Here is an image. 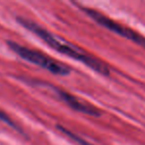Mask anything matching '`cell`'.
<instances>
[{
  "label": "cell",
  "mask_w": 145,
  "mask_h": 145,
  "mask_svg": "<svg viewBox=\"0 0 145 145\" xmlns=\"http://www.w3.org/2000/svg\"><path fill=\"white\" fill-rule=\"evenodd\" d=\"M0 121H2V122H4V123L8 124V125L11 126V127L14 128V129L21 131V130H20V128L18 127L17 124H16L15 122H14L13 120L11 119V117H10L9 115H7V114H6L5 112H4L3 110H1V109H0Z\"/></svg>",
  "instance_id": "cell-6"
},
{
  "label": "cell",
  "mask_w": 145,
  "mask_h": 145,
  "mask_svg": "<svg viewBox=\"0 0 145 145\" xmlns=\"http://www.w3.org/2000/svg\"><path fill=\"white\" fill-rule=\"evenodd\" d=\"M56 127H57L58 130H60L62 133H64L66 136H68L69 138H71V139L73 140V141L77 142L79 145H93L92 143H89L88 141H86V140H84L83 138H81L80 136L76 135L75 133H73V132H71L70 130L66 129L65 127H63V126L61 125H56Z\"/></svg>",
  "instance_id": "cell-5"
},
{
  "label": "cell",
  "mask_w": 145,
  "mask_h": 145,
  "mask_svg": "<svg viewBox=\"0 0 145 145\" xmlns=\"http://www.w3.org/2000/svg\"><path fill=\"white\" fill-rule=\"evenodd\" d=\"M17 21L19 22L24 28H26L27 30H29V31L33 32V33L36 34L37 36L40 37L46 44H48L50 47H52L54 50L57 51V52L61 53V54H63V55H66L69 58L74 59V60L83 63V64L86 65L87 67H89L90 69L94 70L95 72L101 73V75H110V69L105 63L101 62V61L98 60V59L90 56V55L83 52L82 50H80V49L77 48V47L72 46V45L69 44V43L57 38V37L54 36V34L48 32V30L42 28V26L37 24L36 22L32 21V20H29V19H26V18H23V17H18Z\"/></svg>",
  "instance_id": "cell-1"
},
{
  "label": "cell",
  "mask_w": 145,
  "mask_h": 145,
  "mask_svg": "<svg viewBox=\"0 0 145 145\" xmlns=\"http://www.w3.org/2000/svg\"><path fill=\"white\" fill-rule=\"evenodd\" d=\"M52 89H54L56 95H57L61 101H64L70 109L76 110L78 112H81V113L87 114V115H91V116L102 115L101 110L98 109L94 105H90L88 103H85L82 99H78L75 95H71V93H67V91H63V89H57V87H52Z\"/></svg>",
  "instance_id": "cell-4"
},
{
  "label": "cell",
  "mask_w": 145,
  "mask_h": 145,
  "mask_svg": "<svg viewBox=\"0 0 145 145\" xmlns=\"http://www.w3.org/2000/svg\"><path fill=\"white\" fill-rule=\"evenodd\" d=\"M7 44L9 48L17 55H19L22 59L30 63H33L37 66L42 67V69H46V71L54 73V75H67L70 73V69L67 66L50 58L48 55L42 54L40 51L29 49L27 47L22 46L18 43L14 42V41H7Z\"/></svg>",
  "instance_id": "cell-2"
},
{
  "label": "cell",
  "mask_w": 145,
  "mask_h": 145,
  "mask_svg": "<svg viewBox=\"0 0 145 145\" xmlns=\"http://www.w3.org/2000/svg\"><path fill=\"white\" fill-rule=\"evenodd\" d=\"M80 9L82 10L83 12H85V13H86L90 18H92L94 21H96L98 24H100L101 26L107 28L108 30L118 34V35L127 39V40L132 41L133 43L139 45L140 47L145 49V37L140 35L139 33L135 32L134 30L125 27V26L121 25V24H118V22L110 19V18L107 17L106 15H103L102 13H100V12L96 11V10H94V9H91V8L80 6Z\"/></svg>",
  "instance_id": "cell-3"
}]
</instances>
